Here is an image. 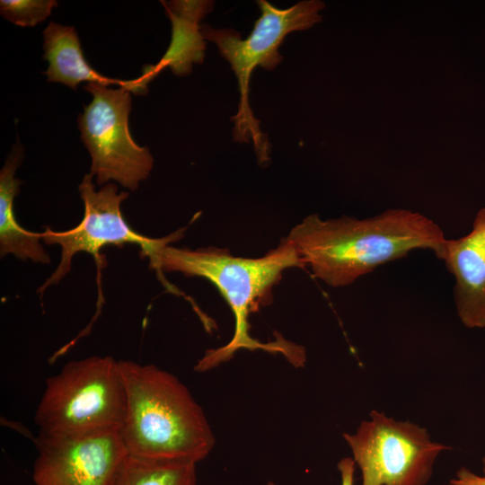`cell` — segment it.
I'll use <instances>...</instances> for the list:
<instances>
[{"label": "cell", "mask_w": 485, "mask_h": 485, "mask_svg": "<svg viewBox=\"0 0 485 485\" xmlns=\"http://www.w3.org/2000/svg\"><path fill=\"white\" fill-rule=\"evenodd\" d=\"M172 22V40L168 49L156 65L144 67L142 76L149 83L169 66L179 76L188 75L193 64L202 63L205 39L199 21L213 9L212 1L162 2Z\"/></svg>", "instance_id": "cell-12"}, {"label": "cell", "mask_w": 485, "mask_h": 485, "mask_svg": "<svg viewBox=\"0 0 485 485\" xmlns=\"http://www.w3.org/2000/svg\"><path fill=\"white\" fill-rule=\"evenodd\" d=\"M287 238L313 275L332 287L351 285L415 250H429L436 255L446 240L435 221L401 208L365 219L323 220L313 214Z\"/></svg>", "instance_id": "cell-2"}, {"label": "cell", "mask_w": 485, "mask_h": 485, "mask_svg": "<svg viewBox=\"0 0 485 485\" xmlns=\"http://www.w3.org/2000/svg\"><path fill=\"white\" fill-rule=\"evenodd\" d=\"M126 406L119 361L93 356L66 364L47 379L35 423L47 435L120 430Z\"/></svg>", "instance_id": "cell-4"}, {"label": "cell", "mask_w": 485, "mask_h": 485, "mask_svg": "<svg viewBox=\"0 0 485 485\" xmlns=\"http://www.w3.org/2000/svg\"><path fill=\"white\" fill-rule=\"evenodd\" d=\"M44 55L48 61L47 82L61 83L76 91L79 84H117L135 94H146L147 84L142 77L134 80L110 78L94 70L84 58L80 40L73 26L50 22L43 31Z\"/></svg>", "instance_id": "cell-11"}, {"label": "cell", "mask_w": 485, "mask_h": 485, "mask_svg": "<svg viewBox=\"0 0 485 485\" xmlns=\"http://www.w3.org/2000/svg\"><path fill=\"white\" fill-rule=\"evenodd\" d=\"M33 485H111L128 452L119 429L39 433Z\"/></svg>", "instance_id": "cell-9"}, {"label": "cell", "mask_w": 485, "mask_h": 485, "mask_svg": "<svg viewBox=\"0 0 485 485\" xmlns=\"http://www.w3.org/2000/svg\"><path fill=\"white\" fill-rule=\"evenodd\" d=\"M257 4L261 15L244 40L232 29H214L208 24L200 29L204 39L213 41L230 63L238 81L240 101L238 111L233 118L234 138L239 142L251 141L259 161L264 163L269 160V143L250 107L251 75L258 66L268 70L275 68L283 58L278 48L285 37L320 22L319 11L324 8V4L316 0L302 1L287 9L276 8L265 0H259Z\"/></svg>", "instance_id": "cell-5"}, {"label": "cell", "mask_w": 485, "mask_h": 485, "mask_svg": "<svg viewBox=\"0 0 485 485\" xmlns=\"http://www.w3.org/2000/svg\"><path fill=\"white\" fill-rule=\"evenodd\" d=\"M111 485H197L196 463L127 454Z\"/></svg>", "instance_id": "cell-14"}, {"label": "cell", "mask_w": 485, "mask_h": 485, "mask_svg": "<svg viewBox=\"0 0 485 485\" xmlns=\"http://www.w3.org/2000/svg\"><path fill=\"white\" fill-rule=\"evenodd\" d=\"M55 6V0H1L0 13L18 26L32 27L46 20Z\"/></svg>", "instance_id": "cell-15"}, {"label": "cell", "mask_w": 485, "mask_h": 485, "mask_svg": "<svg viewBox=\"0 0 485 485\" xmlns=\"http://www.w3.org/2000/svg\"><path fill=\"white\" fill-rule=\"evenodd\" d=\"M183 229L159 238L149 260L150 268L170 290L163 272L178 271L186 277H201L210 280L220 291L235 318L234 334L226 345L207 350L196 366L203 372L231 359L242 348L262 349L280 353L295 366L306 360L303 347L281 336L273 342L262 343L250 335L249 316L271 300V290L287 268H304L305 261L286 238L265 256L257 259L234 257L227 250L216 247L190 250L174 248L169 242L183 235Z\"/></svg>", "instance_id": "cell-1"}, {"label": "cell", "mask_w": 485, "mask_h": 485, "mask_svg": "<svg viewBox=\"0 0 485 485\" xmlns=\"http://www.w3.org/2000/svg\"><path fill=\"white\" fill-rule=\"evenodd\" d=\"M93 177L91 173L85 174L78 187L84 206L80 224L63 232L46 227L40 233L46 244H57L61 247L60 261L55 271L39 287L38 293L40 295L65 278L77 252L91 253L99 267L100 251L106 245L123 247L124 244H137L141 248L140 255L149 259L159 241V238H150L137 233L124 219L120 205L128 197V192H118L114 183H107L95 190Z\"/></svg>", "instance_id": "cell-8"}, {"label": "cell", "mask_w": 485, "mask_h": 485, "mask_svg": "<svg viewBox=\"0 0 485 485\" xmlns=\"http://www.w3.org/2000/svg\"><path fill=\"white\" fill-rule=\"evenodd\" d=\"M23 156V147L17 142L0 172V255L11 253L23 260L48 264L50 257L40 242V233L25 230L14 216L13 200L22 184L15 172Z\"/></svg>", "instance_id": "cell-13"}, {"label": "cell", "mask_w": 485, "mask_h": 485, "mask_svg": "<svg viewBox=\"0 0 485 485\" xmlns=\"http://www.w3.org/2000/svg\"><path fill=\"white\" fill-rule=\"evenodd\" d=\"M337 468L340 474L341 485H354V473H355L356 463L353 458L351 457L342 458L339 462ZM267 485H276V484L272 481H269Z\"/></svg>", "instance_id": "cell-17"}, {"label": "cell", "mask_w": 485, "mask_h": 485, "mask_svg": "<svg viewBox=\"0 0 485 485\" xmlns=\"http://www.w3.org/2000/svg\"><path fill=\"white\" fill-rule=\"evenodd\" d=\"M362 485H426L436 458L451 447L427 428L373 410L353 434L344 433Z\"/></svg>", "instance_id": "cell-6"}, {"label": "cell", "mask_w": 485, "mask_h": 485, "mask_svg": "<svg viewBox=\"0 0 485 485\" xmlns=\"http://www.w3.org/2000/svg\"><path fill=\"white\" fill-rule=\"evenodd\" d=\"M84 88L93 95L77 122L81 140L91 159V174L98 185L115 181L130 190H137L154 163L147 147L136 144L128 129L131 95L126 88L110 89L100 84Z\"/></svg>", "instance_id": "cell-7"}, {"label": "cell", "mask_w": 485, "mask_h": 485, "mask_svg": "<svg viewBox=\"0 0 485 485\" xmlns=\"http://www.w3.org/2000/svg\"><path fill=\"white\" fill-rule=\"evenodd\" d=\"M119 361L127 393L120 434L128 454L196 464L205 459L215 437L188 388L154 365Z\"/></svg>", "instance_id": "cell-3"}, {"label": "cell", "mask_w": 485, "mask_h": 485, "mask_svg": "<svg viewBox=\"0 0 485 485\" xmlns=\"http://www.w3.org/2000/svg\"><path fill=\"white\" fill-rule=\"evenodd\" d=\"M482 474L479 475L467 467H461L445 485H485V455L482 457Z\"/></svg>", "instance_id": "cell-16"}, {"label": "cell", "mask_w": 485, "mask_h": 485, "mask_svg": "<svg viewBox=\"0 0 485 485\" xmlns=\"http://www.w3.org/2000/svg\"><path fill=\"white\" fill-rule=\"evenodd\" d=\"M436 257L454 277V302L461 322L468 329L485 328V207L472 228L458 239H447Z\"/></svg>", "instance_id": "cell-10"}]
</instances>
